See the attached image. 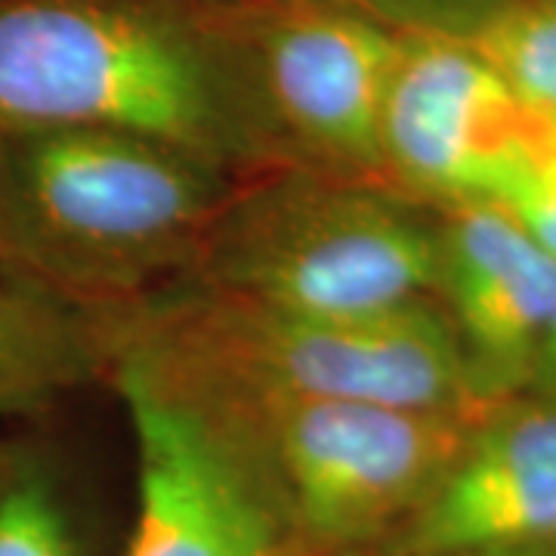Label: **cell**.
Masks as SVG:
<instances>
[{"mask_svg": "<svg viewBox=\"0 0 556 556\" xmlns=\"http://www.w3.org/2000/svg\"><path fill=\"white\" fill-rule=\"evenodd\" d=\"M0 127L109 130L232 177L276 161V137L207 40L121 0L0 3Z\"/></svg>", "mask_w": 556, "mask_h": 556, "instance_id": "obj_1", "label": "cell"}, {"mask_svg": "<svg viewBox=\"0 0 556 556\" xmlns=\"http://www.w3.org/2000/svg\"><path fill=\"white\" fill-rule=\"evenodd\" d=\"M112 358L179 390L356 399L402 408L482 405L437 298L371 316H316L189 285L177 298L109 309Z\"/></svg>", "mask_w": 556, "mask_h": 556, "instance_id": "obj_2", "label": "cell"}, {"mask_svg": "<svg viewBox=\"0 0 556 556\" xmlns=\"http://www.w3.org/2000/svg\"><path fill=\"white\" fill-rule=\"evenodd\" d=\"M229 192V174L149 139L28 134L0 161V248L65 298L130 306L192 273Z\"/></svg>", "mask_w": 556, "mask_h": 556, "instance_id": "obj_3", "label": "cell"}, {"mask_svg": "<svg viewBox=\"0 0 556 556\" xmlns=\"http://www.w3.org/2000/svg\"><path fill=\"white\" fill-rule=\"evenodd\" d=\"M437 219L375 179L276 164L229 192L189 276L316 316H371L433 298Z\"/></svg>", "mask_w": 556, "mask_h": 556, "instance_id": "obj_4", "label": "cell"}, {"mask_svg": "<svg viewBox=\"0 0 556 556\" xmlns=\"http://www.w3.org/2000/svg\"><path fill=\"white\" fill-rule=\"evenodd\" d=\"M164 387L239 445L291 541L328 554H378L437 489L479 417L356 399Z\"/></svg>", "mask_w": 556, "mask_h": 556, "instance_id": "obj_5", "label": "cell"}, {"mask_svg": "<svg viewBox=\"0 0 556 556\" xmlns=\"http://www.w3.org/2000/svg\"><path fill=\"white\" fill-rule=\"evenodd\" d=\"M556 134L467 40L402 31L380 121V174L439 207L501 204Z\"/></svg>", "mask_w": 556, "mask_h": 556, "instance_id": "obj_6", "label": "cell"}, {"mask_svg": "<svg viewBox=\"0 0 556 556\" xmlns=\"http://www.w3.org/2000/svg\"><path fill=\"white\" fill-rule=\"evenodd\" d=\"M137 439V522L127 556H291L263 482L192 402L115 358Z\"/></svg>", "mask_w": 556, "mask_h": 556, "instance_id": "obj_7", "label": "cell"}, {"mask_svg": "<svg viewBox=\"0 0 556 556\" xmlns=\"http://www.w3.org/2000/svg\"><path fill=\"white\" fill-rule=\"evenodd\" d=\"M402 31L350 7H288L257 40L260 109L303 167L380 174V121ZM393 189V186H390Z\"/></svg>", "mask_w": 556, "mask_h": 556, "instance_id": "obj_8", "label": "cell"}, {"mask_svg": "<svg viewBox=\"0 0 556 556\" xmlns=\"http://www.w3.org/2000/svg\"><path fill=\"white\" fill-rule=\"evenodd\" d=\"M556 551V396L522 390L473 420L452 467L380 556Z\"/></svg>", "mask_w": 556, "mask_h": 556, "instance_id": "obj_9", "label": "cell"}, {"mask_svg": "<svg viewBox=\"0 0 556 556\" xmlns=\"http://www.w3.org/2000/svg\"><path fill=\"white\" fill-rule=\"evenodd\" d=\"M433 298L452 321L482 405L529 387L556 303V257L497 204L442 207Z\"/></svg>", "mask_w": 556, "mask_h": 556, "instance_id": "obj_10", "label": "cell"}, {"mask_svg": "<svg viewBox=\"0 0 556 556\" xmlns=\"http://www.w3.org/2000/svg\"><path fill=\"white\" fill-rule=\"evenodd\" d=\"M105 358H112L109 309L90 318L56 294L0 291V417L72 390Z\"/></svg>", "mask_w": 556, "mask_h": 556, "instance_id": "obj_11", "label": "cell"}, {"mask_svg": "<svg viewBox=\"0 0 556 556\" xmlns=\"http://www.w3.org/2000/svg\"><path fill=\"white\" fill-rule=\"evenodd\" d=\"M467 43L538 121L556 130V0H514Z\"/></svg>", "mask_w": 556, "mask_h": 556, "instance_id": "obj_12", "label": "cell"}, {"mask_svg": "<svg viewBox=\"0 0 556 556\" xmlns=\"http://www.w3.org/2000/svg\"><path fill=\"white\" fill-rule=\"evenodd\" d=\"M0 556H84L56 482L40 470L0 482Z\"/></svg>", "mask_w": 556, "mask_h": 556, "instance_id": "obj_13", "label": "cell"}, {"mask_svg": "<svg viewBox=\"0 0 556 556\" xmlns=\"http://www.w3.org/2000/svg\"><path fill=\"white\" fill-rule=\"evenodd\" d=\"M514 0H362V10L396 31L473 40Z\"/></svg>", "mask_w": 556, "mask_h": 556, "instance_id": "obj_14", "label": "cell"}, {"mask_svg": "<svg viewBox=\"0 0 556 556\" xmlns=\"http://www.w3.org/2000/svg\"><path fill=\"white\" fill-rule=\"evenodd\" d=\"M497 207H504L547 254L556 257V134L538 149L535 159L526 164V170Z\"/></svg>", "mask_w": 556, "mask_h": 556, "instance_id": "obj_15", "label": "cell"}, {"mask_svg": "<svg viewBox=\"0 0 556 556\" xmlns=\"http://www.w3.org/2000/svg\"><path fill=\"white\" fill-rule=\"evenodd\" d=\"M526 390L556 396V303L554 309H551V318H547V328L541 334V343H538L532 375H529V387Z\"/></svg>", "mask_w": 556, "mask_h": 556, "instance_id": "obj_16", "label": "cell"}, {"mask_svg": "<svg viewBox=\"0 0 556 556\" xmlns=\"http://www.w3.org/2000/svg\"><path fill=\"white\" fill-rule=\"evenodd\" d=\"M278 3H285V7H350V10H362V0H278Z\"/></svg>", "mask_w": 556, "mask_h": 556, "instance_id": "obj_17", "label": "cell"}, {"mask_svg": "<svg viewBox=\"0 0 556 556\" xmlns=\"http://www.w3.org/2000/svg\"><path fill=\"white\" fill-rule=\"evenodd\" d=\"M460 556H556V551H526V547H497V551H473Z\"/></svg>", "mask_w": 556, "mask_h": 556, "instance_id": "obj_18", "label": "cell"}]
</instances>
